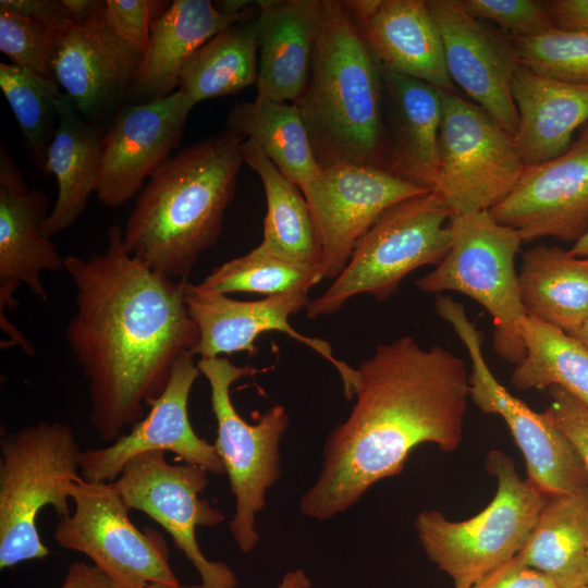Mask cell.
Returning <instances> with one entry per match:
<instances>
[{
	"label": "cell",
	"mask_w": 588,
	"mask_h": 588,
	"mask_svg": "<svg viewBox=\"0 0 588 588\" xmlns=\"http://www.w3.org/2000/svg\"><path fill=\"white\" fill-rule=\"evenodd\" d=\"M107 240L102 253L64 257L76 287L65 336L88 383L89 421L101 440L113 442L146 415L199 332L185 304L187 280L133 257L121 226H110Z\"/></svg>",
	"instance_id": "1"
},
{
	"label": "cell",
	"mask_w": 588,
	"mask_h": 588,
	"mask_svg": "<svg viewBox=\"0 0 588 588\" xmlns=\"http://www.w3.org/2000/svg\"><path fill=\"white\" fill-rule=\"evenodd\" d=\"M356 371L352 411L328 434L321 470L299 501L313 519L346 512L372 485L400 474L417 445L453 452L463 441L470 384L454 353L405 335L378 345Z\"/></svg>",
	"instance_id": "2"
},
{
	"label": "cell",
	"mask_w": 588,
	"mask_h": 588,
	"mask_svg": "<svg viewBox=\"0 0 588 588\" xmlns=\"http://www.w3.org/2000/svg\"><path fill=\"white\" fill-rule=\"evenodd\" d=\"M244 140L226 128L179 149L150 176L123 231L133 257L157 273L186 280L222 233Z\"/></svg>",
	"instance_id": "3"
},
{
	"label": "cell",
	"mask_w": 588,
	"mask_h": 588,
	"mask_svg": "<svg viewBox=\"0 0 588 588\" xmlns=\"http://www.w3.org/2000/svg\"><path fill=\"white\" fill-rule=\"evenodd\" d=\"M382 86L383 69L344 2L322 0L310 77L295 102L321 169L340 163L384 169Z\"/></svg>",
	"instance_id": "4"
},
{
	"label": "cell",
	"mask_w": 588,
	"mask_h": 588,
	"mask_svg": "<svg viewBox=\"0 0 588 588\" xmlns=\"http://www.w3.org/2000/svg\"><path fill=\"white\" fill-rule=\"evenodd\" d=\"M79 448L73 429L40 421L5 432L0 440V568L45 559L36 522L45 506L71 514L70 482L81 478Z\"/></svg>",
	"instance_id": "5"
},
{
	"label": "cell",
	"mask_w": 588,
	"mask_h": 588,
	"mask_svg": "<svg viewBox=\"0 0 588 588\" xmlns=\"http://www.w3.org/2000/svg\"><path fill=\"white\" fill-rule=\"evenodd\" d=\"M486 468L497 479V491L477 515L454 522L439 511H422L415 519L422 549L453 579L454 588H471L486 574L516 556L547 500L519 477L513 460L503 452H489Z\"/></svg>",
	"instance_id": "6"
},
{
	"label": "cell",
	"mask_w": 588,
	"mask_h": 588,
	"mask_svg": "<svg viewBox=\"0 0 588 588\" xmlns=\"http://www.w3.org/2000/svg\"><path fill=\"white\" fill-rule=\"evenodd\" d=\"M451 218L445 203L431 191L392 206L358 241L332 284L309 301L307 317L335 314L359 294L383 302L413 271L439 265L450 248Z\"/></svg>",
	"instance_id": "7"
},
{
	"label": "cell",
	"mask_w": 588,
	"mask_h": 588,
	"mask_svg": "<svg viewBox=\"0 0 588 588\" xmlns=\"http://www.w3.org/2000/svg\"><path fill=\"white\" fill-rule=\"evenodd\" d=\"M450 229L448 254L416 285L428 294L460 292L481 304L493 319L495 353L517 365L525 355L522 320L527 316L515 268L523 240L490 211L453 216Z\"/></svg>",
	"instance_id": "8"
},
{
	"label": "cell",
	"mask_w": 588,
	"mask_h": 588,
	"mask_svg": "<svg viewBox=\"0 0 588 588\" xmlns=\"http://www.w3.org/2000/svg\"><path fill=\"white\" fill-rule=\"evenodd\" d=\"M197 366L210 385L211 408L217 421L213 443L235 498L230 532L244 553L258 541L256 516L266 506L267 491L281 474L280 440L289 427L284 406L275 404L255 424L245 421L231 400V387L258 372L252 365L237 366L228 357L199 358Z\"/></svg>",
	"instance_id": "9"
},
{
	"label": "cell",
	"mask_w": 588,
	"mask_h": 588,
	"mask_svg": "<svg viewBox=\"0 0 588 588\" xmlns=\"http://www.w3.org/2000/svg\"><path fill=\"white\" fill-rule=\"evenodd\" d=\"M68 491L74 511L60 517L53 531L56 543L88 556L118 588L180 584L163 536L133 524L131 510L113 481L95 482L81 477L70 482Z\"/></svg>",
	"instance_id": "10"
},
{
	"label": "cell",
	"mask_w": 588,
	"mask_h": 588,
	"mask_svg": "<svg viewBox=\"0 0 588 588\" xmlns=\"http://www.w3.org/2000/svg\"><path fill=\"white\" fill-rule=\"evenodd\" d=\"M438 315L454 329L470 358V399L486 414H497L507 425L524 455L527 480L546 498L588 488V475L575 446L547 408L536 413L512 395L490 370L481 350V335L464 305L437 295Z\"/></svg>",
	"instance_id": "11"
},
{
	"label": "cell",
	"mask_w": 588,
	"mask_h": 588,
	"mask_svg": "<svg viewBox=\"0 0 588 588\" xmlns=\"http://www.w3.org/2000/svg\"><path fill=\"white\" fill-rule=\"evenodd\" d=\"M441 98L439 167L431 192L452 217L490 211L525 169L514 136L454 91L441 90Z\"/></svg>",
	"instance_id": "12"
},
{
	"label": "cell",
	"mask_w": 588,
	"mask_h": 588,
	"mask_svg": "<svg viewBox=\"0 0 588 588\" xmlns=\"http://www.w3.org/2000/svg\"><path fill=\"white\" fill-rule=\"evenodd\" d=\"M166 452L138 454L113 481L130 510L143 512L172 538L201 578L204 588H237L234 572L223 562L210 561L197 542L198 527L224 522V514L200 493L208 486V471L199 466L168 463Z\"/></svg>",
	"instance_id": "13"
},
{
	"label": "cell",
	"mask_w": 588,
	"mask_h": 588,
	"mask_svg": "<svg viewBox=\"0 0 588 588\" xmlns=\"http://www.w3.org/2000/svg\"><path fill=\"white\" fill-rule=\"evenodd\" d=\"M427 192L378 167L340 163L321 169L302 193L319 232L324 279L338 278L358 241L388 209Z\"/></svg>",
	"instance_id": "14"
},
{
	"label": "cell",
	"mask_w": 588,
	"mask_h": 588,
	"mask_svg": "<svg viewBox=\"0 0 588 588\" xmlns=\"http://www.w3.org/2000/svg\"><path fill=\"white\" fill-rule=\"evenodd\" d=\"M194 357L188 351L176 358L163 392L127 433L107 446L83 451L79 474L84 480L112 482L131 458L155 451L172 452L210 474H225L215 444L198 437L189 420V394L200 375Z\"/></svg>",
	"instance_id": "15"
},
{
	"label": "cell",
	"mask_w": 588,
	"mask_h": 588,
	"mask_svg": "<svg viewBox=\"0 0 588 588\" xmlns=\"http://www.w3.org/2000/svg\"><path fill=\"white\" fill-rule=\"evenodd\" d=\"M195 103L176 90L146 103H125L101 142L97 198L108 207L130 201L173 155Z\"/></svg>",
	"instance_id": "16"
},
{
	"label": "cell",
	"mask_w": 588,
	"mask_h": 588,
	"mask_svg": "<svg viewBox=\"0 0 588 588\" xmlns=\"http://www.w3.org/2000/svg\"><path fill=\"white\" fill-rule=\"evenodd\" d=\"M105 9L73 21L60 35L53 60L56 83L79 114L102 130L126 103L143 57L112 29Z\"/></svg>",
	"instance_id": "17"
},
{
	"label": "cell",
	"mask_w": 588,
	"mask_h": 588,
	"mask_svg": "<svg viewBox=\"0 0 588 588\" xmlns=\"http://www.w3.org/2000/svg\"><path fill=\"white\" fill-rule=\"evenodd\" d=\"M426 3L441 35L451 81L514 136L518 114L512 83L520 63L511 38L471 16L461 0Z\"/></svg>",
	"instance_id": "18"
},
{
	"label": "cell",
	"mask_w": 588,
	"mask_h": 588,
	"mask_svg": "<svg viewBox=\"0 0 588 588\" xmlns=\"http://www.w3.org/2000/svg\"><path fill=\"white\" fill-rule=\"evenodd\" d=\"M49 201L44 192L29 188L7 146L0 149V324L13 345L27 340L9 322L5 310L19 306L14 294L26 285L41 301L49 297L42 272L64 269L56 245L42 233Z\"/></svg>",
	"instance_id": "19"
},
{
	"label": "cell",
	"mask_w": 588,
	"mask_h": 588,
	"mask_svg": "<svg viewBox=\"0 0 588 588\" xmlns=\"http://www.w3.org/2000/svg\"><path fill=\"white\" fill-rule=\"evenodd\" d=\"M309 301L305 292H289L257 301H237L224 294L201 291L196 284L186 281V308L199 332L193 353L200 358L236 352L254 355L257 352L255 341L261 333L283 332L327 359L341 376L344 396L352 400L356 369L335 358L328 342L304 335L290 324V317L306 309Z\"/></svg>",
	"instance_id": "20"
},
{
	"label": "cell",
	"mask_w": 588,
	"mask_h": 588,
	"mask_svg": "<svg viewBox=\"0 0 588 588\" xmlns=\"http://www.w3.org/2000/svg\"><path fill=\"white\" fill-rule=\"evenodd\" d=\"M490 213L516 230L523 242L552 236L576 242L588 231V143L527 166Z\"/></svg>",
	"instance_id": "21"
},
{
	"label": "cell",
	"mask_w": 588,
	"mask_h": 588,
	"mask_svg": "<svg viewBox=\"0 0 588 588\" xmlns=\"http://www.w3.org/2000/svg\"><path fill=\"white\" fill-rule=\"evenodd\" d=\"M384 71L454 91L441 35L424 0L343 1Z\"/></svg>",
	"instance_id": "22"
},
{
	"label": "cell",
	"mask_w": 588,
	"mask_h": 588,
	"mask_svg": "<svg viewBox=\"0 0 588 588\" xmlns=\"http://www.w3.org/2000/svg\"><path fill=\"white\" fill-rule=\"evenodd\" d=\"M255 3L258 8L256 97L295 103L310 77L322 0H258Z\"/></svg>",
	"instance_id": "23"
},
{
	"label": "cell",
	"mask_w": 588,
	"mask_h": 588,
	"mask_svg": "<svg viewBox=\"0 0 588 588\" xmlns=\"http://www.w3.org/2000/svg\"><path fill=\"white\" fill-rule=\"evenodd\" d=\"M250 10L224 14L209 0H174L157 17L126 103L164 98L179 88L181 71L191 56L225 28L252 19Z\"/></svg>",
	"instance_id": "24"
},
{
	"label": "cell",
	"mask_w": 588,
	"mask_h": 588,
	"mask_svg": "<svg viewBox=\"0 0 588 588\" xmlns=\"http://www.w3.org/2000/svg\"><path fill=\"white\" fill-rule=\"evenodd\" d=\"M512 95L518 114L514 139L525 167L564 154L574 131L588 121V85L546 77L520 64Z\"/></svg>",
	"instance_id": "25"
},
{
	"label": "cell",
	"mask_w": 588,
	"mask_h": 588,
	"mask_svg": "<svg viewBox=\"0 0 588 588\" xmlns=\"http://www.w3.org/2000/svg\"><path fill=\"white\" fill-rule=\"evenodd\" d=\"M383 76L392 107V140L384 169L431 191L439 167L441 90L384 70Z\"/></svg>",
	"instance_id": "26"
},
{
	"label": "cell",
	"mask_w": 588,
	"mask_h": 588,
	"mask_svg": "<svg viewBox=\"0 0 588 588\" xmlns=\"http://www.w3.org/2000/svg\"><path fill=\"white\" fill-rule=\"evenodd\" d=\"M105 131L86 121L63 94L59 122L47 155V173L57 180V200L42 225L47 238L69 229L96 192Z\"/></svg>",
	"instance_id": "27"
},
{
	"label": "cell",
	"mask_w": 588,
	"mask_h": 588,
	"mask_svg": "<svg viewBox=\"0 0 588 588\" xmlns=\"http://www.w3.org/2000/svg\"><path fill=\"white\" fill-rule=\"evenodd\" d=\"M518 283L527 316L567 334L588 318V258L537 245L523 254Z\"/></svg>",
	"instance_id": "28"
},
{
	"label": "cell",
	"mask_w": 588,
	"mask_h": 588,
	"mask_svg": "<svg viewBox=\"0 0 588 588\" xmlns=\"http://www.w3.org/2000/svg\"><path fill=\"white\" fill-rule=\"evenodd\" d=\"M241 151L244 163L260 177L266 195L262 242L258 246L287 262L321 266L319 232L301 188L253 140L245 139Z\"/></svg>",
	"instance_id": "29"
},
{
	"label": "cell",
	"mask_w": 588,
	"mask_h": 588,
	"mask_svg": "<svg viewBox=\"0 0 588 588\" xmlns=\"http://www.w3.org/2000/svg\"><path fill=\"white\" fill-rule=\"evenodd\" d=\"M516 556L562 588L588 585V488L547 498Z\"/></svg>",
	"instance_id": "30"
},
{
	"label": "cell",
	"mask_w": 588,
	"mask_h": 588,
	"mask_svg": "<svg viewBox=\"0 0 588 588\" xmlns=\"http://www.w3.org/2000/svg\"><path fill=\"white\" fill-rule=\"evenodd\" d=\"M226 125L228 130L256 143L301 191L321 171L295 103L256 97L254 101L234 105Z\"/></svg>",
	"instance_id": "31"
},
{
	"label": "cell",
	"mask_w": 588,
	"mask_h": 588,
	"mask_svg": "<svg viewBox=\"0 0 588 588\" xmlns=\"http://www.w3.org/2000/svg\"><path fill=\"white\" fill-rule=\"evenodd\" d=\"M258 39L256 19L234 24L197 49L184 64L179 90L196 105L256 85Z\"/></svg>",
	"instance_id": "32"
},
{
	"label": "cell",
	"mask_w": 588,
	"mask_h": 588,
	"mask_svg": "<svg viewBox=\"0 0 588 588\" xmlns=\"http://www.w3.org/2000/svg\"><path fill=\"white\" fill-rule=\"evenodd\" d=\"M525 355L511 381L519 390L559 387L588 407V348L564 331L526 316L522 320Z\"/></svg>",
	"instance_id": "33"
},
{
	"label": "cell",
	"mask_w": 588,
	"mask_h": 588,
	"mask_svg": "<svg viewBox=\"0 0 588 588\" xmlns=\"http://www.w3.org/2000/svg\"><path fill=\"white\" fill-rule=\"evenodd\" d=\"M0 87L19 123L28 152L47 173V155L59 122L64 93L53 81L9 63H0Z\"/></svg>",
	"instance_id": "34"
},
{
	"label": "cell",
	"mask_w": 588,
	"mask_h": 588,
	"mask_svg": "<svg viewBox=\"0 0 588 588\" xmlns=\"http://www.w3.org/2000/svg\"><path fill=\"white\" fill-rule=\"evenodd\" d=\"M324 279L321 266L287 262L259 246L216 267L196 286L201 291L229 294L258 293L272 296L289 292L307 293Z\"/></svg>",
	"instance_id": "35"
},
{
	"label": "cell",
	"mask_w": 588,
	"mask_h": 588,
	"mask_svg": "<svg viewBox=\"0 0 588 588\" xmlns=\"http://www.w3.org/2000/svg\"><path fill=\"white\" fill-rule=\"evenodd\" d=\"M518 61L556 81L588 85V35L553 28L540 36L511 38Z\"/></svg>",
	"instance_id": "36"
},
{
	"label": "cell",
	"mask_w": 588,
	"mask_h": 588,
	"mask_svg": "<svg viewBox=\"0 0 588 588\" xmlns=\"http://www.w3.org/2000/svg\"><path fill=\"white\" fill-rule=\"evenodd\" d=\"M61 34L38 20L0 10L1 52L12 64L49 79H53V60Z\"/></svg>",
	"instance_id": "37"
},
{
	"label": "cell",
	"mask_w": 588,
	"mask_h": 588,
	"mask_svg": "<svg viewBox=\"0 0 588 588\" xmlns=\"http://www.w3.org/2000/svg\"><path fill=\"white\" fill-rule=\"evenodd\" d=\"M474 17L491 21L510 38L540 36L554 28L544 7L536 0H461Z\"/></svg>",
	"instance_id": "38"
},
{
	"label": "cell",
	"mask_w": 588,
	"mask_h": 588,
	"mask_svg": "<svg viewBox=\"0 0 588 588\" xmlns=\"http://www.w3.org/2000/svg\"><path fill=\"white\" fill-rule=\"evenodd\" d=\"M170 3L151 0H107L105 14L117 35L144 53L149 44L152 22Z\"/></svg>",
	"instance_id": "39"
},
{
	"label": "cell",
	"mask_w": 588,
	"mask_h": 588,
	"mask_svg": "<svg viewBox=\"0 0 588 588\" xmlns=\"http://www.w3.org/2000/svg\"><path fill=\"white\" fill-rule=\"evenodd\" d=\"M554 421L575 446L588 475V407L559 387L548 389Z\"/></svg>",
	"instance_id": "40"
},
{
	"label": "cell",
	"mask_w": 588,
	"mask_h": 588,
	"mask_svg": "<svg viewBox=\"0 0 588 588\" xmlns=\"http://www.w3.org/2000/svg\"><path fill=\"white\" fill-rule=\"evenodd\" d=\"M471 588H562L552 577L512 558L481 577Z\"/></svg>",
	"instance_id": "41"
},
{
	"label": "cell",
	"mask_w": 588,
	"mask_h": 588,
	"mask_svg": "<svg viewBox=\"0 0 588 588\" xmlns=\"http://www.w3.org/2000/svg\"><path fill=\"white\" fill-rule=\"evenodd\" d=\"M0 10L38 20L60 33L73 22L66 15L61 0H1Z\"/></svg>",
	"instance_id": "42"
},
{
	"label": "cell",
	"mask_w": 588,
	"mask_h": 588,
	"mask_svg": "<svg viewBox=\"0 0 588 588\" xmlns=\"http://www.w3.org/2000/svg\"><path fill=\"white\" fill-rule=\"evenodd\" d=\"M544 7L554 28L588 35V0L544 1Z\"/></svg>",
	"instance_id": "43"
},
{
	"label": "cell",
	"mask_w": 588,
	"mask_h": 588,
	"mask_svg": "<svg viewBox=\"0 0 588 588\" xmlns=\"http://www.w3.org/2000/svg\"><path fill=\"white\" fill-rule=\"evenodd\" d=\"M60 588H118L98 567L83 562L70 565Z\"/></svg>",
	"instance_id": "44"
},
{
	"label": "cell",
	"mask_w": 588,
	"mask_h": 588,
	"mask_svg": "<svg viewBox=\"0 0 588 588\" xmlns=\"http://www.w3.org/2000/svg\"><path fill=\"white\" fill-rule=\"evenodd\" d=\"M66 15L74 22L85 21L106 7L102 0H61Z\"/></svg>",
	"instance_id": "45"
},
{
	"label": "cell",
	"mask_w": 588,
	"mask_h": 588,
	"mask_svg": "<svg viewBox=\"0 0 588 588\" xmlns=\"http://www.w3.org/2000/svg\"><path fill=\"white\" fill-rule=\"evenodd\" d=\"M311 583L304 569L298 568L284 574L277 588H310Z\"/></svg>",
	"instance_id": "46"
},
{
	"label": "cell",
	"mask_w": 588,
	"mask_h": 588,
	"mask_svg": "<svg viewBox=\"0 0 588 588\" xmlns=\"http://www.w3.org/2000/svg\"><path fill=\"white\" fill-rule=\"evenodd\" d=\"M250 1L246 0H223L213 2L215 7L224 14H241L249 9Z\"/></svg>",
	"instance_id": "47"
},
{
	"label": "cell",
	"mask_w": 588,
	"mask_h": 588,
	"mask_svg": "<svg viewBox=\"0 0 588 588\" xmlns=\"http://www.w3.org/2000/svg\"><path fill=\"white\" fill-rule=\"evenodd\" d=\"M568 250L574 256L588 258V231Z\"/></svg>",
	"instance_id": "48"
},
{
	"label": "cell",
	"mask_w": 588,
	"mask_h": 588,
	"mask_svg": "<svg viewBox=\"0 0 588 588\" xmlns=\"http://www.w3.org/2000/svg\"><path fill=\"white\" fill-rule=\"evenodd\" d=\"M569 335L578 340L585 347L588 348V318Z\"/></svg>",
	"instance_id": "49"
},
{
	"label": "cell",
	"mask_w": 588,
	"mask_h": 588,
	"mask_svg": "<svg viewBox=\"0 0 588 588\" xmlns=\"http://www.w3.org/2000/svg\"><path fill=\"white\" fill-rule=\"evenodd\" d=\"M144 588H204V586L200 585H167V584H159V583H151L145 586Z\"/></svg>",
	"instance_id": "50"
},
{
	"label": "cell",
	"mask_w": 588,
	"mask_h": 588,
	"mask_svg": "<svg viewBox=\"0 0 588 588\" xmlns=\"http://www.w3.org/2000/svg\"><path fill=\"white\" fill-rule=\"evenodd\" d=\"M577 142L588 143V126L585 128Z\"/></svg>",
	"instance_id": "51"
},
{
	"label": "cell",
	"mask_w": 588,
	"mask_h": 588,
	"mask_svg": "<svg viewBox=\"0 0 588 588\" xmlns=\"http://www.w3.org/2000/svg\"><path fill=\"white\" fill-rule=\"evenodd\" d=\"M567 588H588V585H584V586H575V587H567Z\"/></svg>",
	"instance_id": "52"
}]
</instances>
